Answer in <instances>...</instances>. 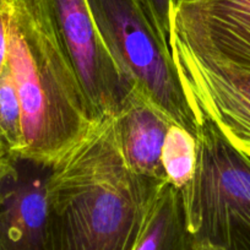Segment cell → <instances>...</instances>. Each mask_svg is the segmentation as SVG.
Masks as SVG:
<instances>
[{
  "label": "cell",
  "instance_id": "obj_1",
  "mask_svg": "<svg viewBox=\"0 0 250 250\" xmlns=\"http://www.w3.org/2000/svg\"><path fill=\"white\" fill-rule=\"evenodd\" d=\"M131 172L105 117L50 167L45 184L50 250H134L156 193Z\"/></svg>",
  "mask_w": 250,
  "mask_h": 250
},
{
  "label": "cell",
  "instance_id": "obj_2",
  "mask_svg": "<svg viewBox=\"0 0 250 250\" xmlns=\"http://www.w3.org/2000/svg\"><path fill=\"white\" fill-rule=\"evenodd\" d=\"M169 48L196 117L250 157V0L175 3Z\"/></svg>",
  "mask_w": 250,
  "mask_h": 250
},
{
  "label": "cell",
  "instance_id": "obj_3",
  "mask_svg": "<svg viewBox=\"0 0 250 250\" xmlns=\"http://www.w3.org/2000/svg\"><path fill=\"white\" fill-rule=\"evenodd\" d=\"M8 65L22 110L20 161L53 167L98 119L70 58L31 0H9Z\"/></svg>",
  "mask_w": 250,
  "mask_h": 250
},
{
  "label": "cell",
  "instance_id": "obj_4",
  "mask_svg": "<svg viewBox=\"0 0 250 250\" xmlns=\"http://www.w3.org/2000/svg\"><path fill=\"white\" fill-rule=\"evenodd\" d=\"M196 167L180 190L193 242L250 250V157L215 123L198 115Z\"/></svg>",
  "mask_w": 250,
  "mask_h": 250
},
{
  "label": "cell",
  "instance_id": "obj_5",
  "mask_svg": "<svg viewBox=\"0 0 250 250\" xmlns=\"http://www.w3.org/2000/svg\"><path fill=\"white\" fill-rule=\"evenodd\" d=\"M86 1L101 40L129 86L196 136L199 120L179 83L170 48L158 35L143 0Z\"/></svg>",
  "mask_w": 250,
  "mask_h": 250
},
{
  "label": "cell",
  "instance_id": "obj_6",
  "mask_svg": "<svg viewBox=\"0 0 250 250\" xmlns=\"http://www.w3.org/2000/svg\"><path fill=\"white\" fill-rule=\"evenodd\" d=\"M52 26L73 62L98 119L114 115L130 91L108 53L86 0H31Z\"/></svg>",
  "mask_w": 250,
  "mask_h": 250
},
{
  "label": "cell",
  "instance_id": "obj_7",
  "mask_svg": "<svg viewBox=\"0 0 250 250\" xmlns=\"http://www.w3.org/2000/svg\"><path fill=\"white\" fill-rule=\"evenodd\" d=\"M50 167L18 161L0 187V242L6 250H50L45 184Z\"/></svg>",
  "mask_w": 250,
  "mask_h": 250
},
{
  "label": "cell",
  "instance_id": "obj_8",
  "mask_svg": "<svg viewBox=\"0 0 250 250\" xmlns=\"http://www.w3.org/2000/svg\"><path fill=\"white\" fill-rule=\"evenodd\" d=\"M113 118L118 145L129 169L150 182L167 183L162 150L168 129L174 123L133 87Z\"/></svg>",
  "mask_w": 250,
  "mask_h": 250
},
{
  "label": "cell",
  "instance_id": "obj_9",
  "mask_svg": "<svg viewBox=\"0 0 250 250\" xmlns=\"http://www.w3.org/2000/svg\"><path fill=\"white\" fill-rule=\"evenodd\" d=\"M193 238L188 230L182 194L168 183L156 193L143 233L134 250H190Z\"/></svg>",
  "mask_w": 250,
  "mask_h": 250
},
{
  "label": "cell",
  "instance_id": "obj_10",
  "mask_svg": "<svg viewBox=\"0 0 250 250\" xmlns=\"http://www.w3.org/2000/svg\"><path fill=\"white\" fill-rule=\"evenodd\" d=\"M196 139L178 124H172L162 150V167L166 182L183 190L191 180L196 167Z\"/></svg>",
  "mask_w": 250,
  "mask_h": 250
},
{
  "label": "cell",
  "instance_id": "obj_11",
  "mask_svg": "<svg viewBox=\"0 0 250 250\" xmlns=\"http://www.w3.org/2000/svg\"><path fill=\"white\" fill-rule=\"evenodd\" d=\"M0 140L15 162L21 160L23 151L22 110L8 62L0 74Z\"/></svg>",
  "mask_w": 250,
  "mask_h": 250
},
{
  "label": "cell",
  "instance_id": "obj_12",
  "mask_svg": "<svg viewBox=\"0 0 250 250\" xmlns=\"http://www.w3.org/2000/svg\"><path fill=\"white\" fill-rule=\"evenodd\" d=\"M143 3L160 37L169 45L170 11L177 0H143Z\"/></svg>",
  "mask_w": 250,
  "mask_h": 250
},
{
  "label": "cell",
  "instance_id": "obj_13",
  "mask_svg": "<svg viewBox=\"0 0 250 250\" xmlns=\"http://www.w3.org/2000/svg\"><path fill=\"white\" fill-rule=\"evenodd\" d=\"M9 14V0H0V74L8 62Z\"/></svg>",
  "mask_w": 250,
  "mask_h": 250
},
{
  "label": "cell",
  "instance_id": "obj_14",
  "mask_svg": "<svg viewBox=\"0 0 250 250\" xmlns=\"http://www.w3.org/2000/svg\"><path fill=\"white\" fill-rule=\"evenodd\" d=\"M16 162H3L0 163V185L3 184L4 180L15 170Z\"/></svg>",
  "mask_w": 250,
  "mask_h": 250
},
{
  "label": "cell",
  "instance_id": "obj_15",
  "mask_svg": "<svg viewBox=\"0 0 250 250\" xmlns=\"http://www.w3.org/2000/svg\"><path fill=\"white\" fill-rule=\"evenodd\" d=\"M190 250H225V249L215 247V245L208 244V243H204V242H193Z\"/></svg>",
  "mask_w": 250,
  "mask_h": 250
},
{
  "label": "cell",
  "instance_id": "obj_16",
  "mask_svg": "<svg viewBox=\"0 0 250 250\" xmlns=\"http://www.w3.org/2000/svg\"><path fill=\"white\" fill-rule=\"evenodd\" d=\"M3 162H15V161L9 156L8 151L5 150L3 143H1V140H0V163H3Z\"/></svg>",
  "mask_w": 250,
  "mask_h": 250
},
{
  "label": "cell",
  "instance_id": "obj_17",
  "mask_svg": "<svg viewBox=\"0 0 250 250\" xmlns=\"http://www.w3.org/2000/svg\"><path fill=\"white\" fill-rule=\"evenodd\" d=\"M0 250H6L5 248H4V245L1 244V242H0Z\"/></svg>",
  "mask_w": 250,
  "mask_h": 250
},
{
  "label": "cell",
  "instance_id": "obj_18",
  "mask_svg": "<svg viewBox=\"0 0 250 250\" xmlns=\"http://www.w3.org/2000/svg\"><path fill=\"white\" fill-rule=\"evenodd\" d=\"M177 1H180V0H177Z\"/></svg>",
  "mask_w": 250,
  "mask_h": 250
},
{
  "label": "cell",
  "instance_id": "obj_19",
  "mask_svg": "<svg viewBox=\"0 0 250 250\" xmlns=\"http://www.w3.org/2000/svg\"><path fill=\"white\" fill-rule=\"evenodd\" d=\"M0 187H1V185H0Z\"/></svg>",
  "mask_w": 250,
  "mask_h": 250
}]
</instances>
